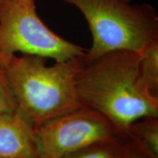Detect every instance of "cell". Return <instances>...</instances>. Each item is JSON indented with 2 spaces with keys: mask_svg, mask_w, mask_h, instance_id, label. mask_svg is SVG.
I'll return each mask as SVG.
<instances>
[{
  "mask_svg": "<svg viewBox=\"0 0 158 158\" xmlns=\"http://www.w3.org/2000/svg\"><path fill=\"white\" fill-rule=\"evenodd\" d=\"M19 1L25 5H30V4L35 3V0H19Z\"/></svg>",
  "mask_w": 158,
  "mask_h": 158,
  "instance_id": "obj_12",
  "label": "cell"
},
{
  "mask_svg": "<svg viewBox=\"0 0 158 158\" xmlns=\"http://www.w3.org/2000/svg\"><path fill=\"white\" fill-rule=\"evenodd\" d=\"M124 135L138 140L158 156V117H145L134 122Z\"/></svg>",
  "mask_w": 158,
  "mask_h": 158,
  "instance_id": "obj_9",
  "label": "cell"
},
{
  "mask_svg": "<svg viewBox=\"0 0 158 158\" xmlns=\"http://www.w3.org/2000/svg\"><path fill=\"white\" fill-rule=\"evenodd\" d=\"M139 55L140 84L148 93L158 98V40L148 45Z\"/></svg>",
  "mask_w": 158,
  "mask_h": 158,
  "instance_id": "obj_8",
  "label": "cell"
},
{
  "mask_svg": "<svg viewBox=\"0 0 158 158\" xmlns=\"http://www.w3.org/2000/svg\"><path fill=\"white\" fill-rule=\"evenodd\" d=\"M86 55L51 66L46 64V58L35 55L0 59L17 107L36 127L82 106L76 78Z\"/></svg>",
  "mask_w": 158,
  "mask_h": 158,
  "instance_id": "obj_2",
  "label": "cell"
},
{
  "mask_svg": "<svg viewBox=\"0 0 158 158\" xmlns=\"http://www.w3.org/2000/svg\"><path fill=\"white\" fill-rule=\"evenodd\" d=\"M126 137L128 141L127 158H158V156L152 152L141 142L128 136Z\"/></svg>",
  "mask_w": 158,
  "mask_h": 158,
  "instance_id": "obj_11",
  "label": "cell"
},
{
  "mask_svg": "<svg viewBox=\"0 0 158 158\" xmlns=\"http://www.w3.org/2000/svg\"><path fill=\"white\" fill-rule=\"evenodd\" d=\"M87 51L48 28L37 15L35 3L0 0V59L20 52L64 62Z\"/></svg>",
  "mask_w": 158,
  "mask_h": 158,
  "instance_id": "obj_4",
  "label": "cell"
},
{
  "mask_svg": "<svg viewBox=\"0 0 158 158\" xmlns=\"http://www.w3.org/2000/svg\"><path fill=\"white\" fill-rule=\"evenodd\" d=\"M76 6L87 21L92 35L89 59L110 52L141 54L158 40V16L147 4L130 5L125 0H62Z\"/></svg>",
  "mask_w": 158,
  "mask_h": 158,
  "instance_id": "obj_3",
  "label": "cell"
},
{
  "mask_svg": "<svg viewBox=\"0 0 158 158\" xmlns=\"http://www.w3.org/2000/svg\"><path fill=\"white\" fill-rule=\"evenodd\" d=\"M17 107L5 71L0 64V116Z\"/></svg>",
  "mask_w": 158,
  "mask_h": 158,
  "instance_id": "obj_10",
  "label": "cell"
},
{
  "mask_svg": "<svg viewBox=\"0 0 158 158\" xmlns=\"http://www.w3.org/2000/svg\"><path fill=\"white\" fill-rule=\"evenodd\" d=\"M35 127L18 107L0 116V158H38Z\"/></svg>",
  "mask_w": 158,
  "mask_h": 158,
  "instance_id": "obj_6",
  "label": "cell"
},
{
  "mask_svg": "<svg viewBox=\"0 0 158 158\" xmlns=\"http://www.w3.org/2000/svg\"><path fill=\"white\" fill-rule=\"evenodd\" d=\"M128 141L121 134L92 143L61 158H127Z\"/></svg>",
  "mask_w": 158,
  "mask_h": 158,
  "instance_id": "obj_7",
  "label": "cell"
},
{
  "mask_svg": "<svg viewBox=\"0 0 158 158\" xmlns=\"http://www.w3.org/2000/svg\"><path fill=\"white\" fill-rule=\"evenodd\" d=\"M126 2H130L132 1V0H125Z\"/></svg>",
  "mask_w": 158,
  "mask_h": 158,
  "instance_id": "obj_13",
  "label": "cell"
},
{
  "mask_svg": "<svg viewBox=\"0 0 158 158\" xmlns=\"http://www.w3.org/2000/svg\"><path fill=\"white\" fill-rule=\"evenodd\" d=\"M118 134L107 118L92 108L81 106L35 127L38 158H61Z\"/></svg>",
  "mask_w": 158,
  "mask_h": 158,
  "instance_id": "obj_5",
  "label": "cell"
},
{
  "mask_svg": "<svg viewBox=\"0 0 158 158\" xmlns=\"http://www.w3.org/2000/svg\"><path fill=\"white\" fill-rule=\"evenodd\" d=\"M139 54L128 51L95 59L86 55L76 75V92L82 106L107 118L121 135L138 120L158 117V98L139 82Z\"/></svg>",
  "mask_w": 158,
  "mask_h": 158,
  "instance_id": "obj_1",
  "label": "cell"
}]
</instances>
